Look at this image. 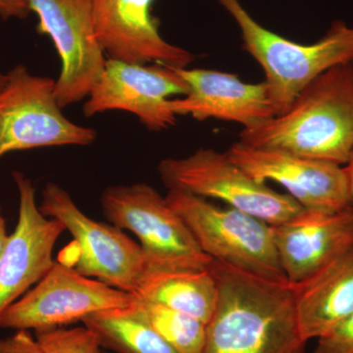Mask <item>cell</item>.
<instances>
[{
	"label": "cell",
	"mask_w": 353,
	"mask_h": 353,
	"mask_svg": "<svg viewBox=\"0 0 353 353\" xmlns=\"http://www.w3.org/2000/svg\"><path fill=\"white\" fill-rule=\"evenodd\" d=\"M218 301L202 353H305L296 288L212 259Z\"/></svg>",
	"instance_id": "obj_1"
},
{
	"label": "cell",
	"mask_w": 353,
	"mask_h": 353,
	"mask_svg": "<svg viewBox=\"0 0 353 353\" xmlns=\"http://www.w3.org/2000/svg\"><path fill=\"white\" fill-rule=\"evenodd\" d=\"M239 141L345 166L353 152V62L318 76L285 112L241 130Z\"/></svg>",
	"instance_id": "obj_2"
},
{
	"label": "cell",
	"mask_w": 353,
	"mask_h": 353,
	"mask_svg": "<svg viewBox=\"0 0 353 353\" xmlns=\"http://www.w3.org/2000/svg\"><path fill=\"white\" fill-rule=\"evenodd\" d=\"M240 28L243 48L263 70L276 116L288 110L299 92L318 76L353 62V27L334 21L319 41L294 43L260 25L240 0H216Z\"/></svg>",
	"instance_id": "obj_3"
},
{
	"label": "cell",
	"mask_w": 353,
	"mask_h": 353,
	"mask_svg": "<svg viewBox=\"0 0 353 353\" xmlns=\"http://www.w3.org/2000/svg\"><path fill=\"white\" fill-rule=\"evenodd\" d=\"M165 197L211 259L259 277L287 282L268 223L180 190H168Z\"/></svg>",
	"instance_id": "obj_4"
},
{
	"label": "cell",
	"mask_w": 353,
	"mask_h": 353,
	"mask_svg": "<svg viewBox=\"0 0 353 353\" xmlns=\"http://www.w3.org/2000/svg\"><path fill=\"white\" fill-rule=\"evenodd\" d=\"M111 224L136 234L146 270H206L212 259L202 252L189 228L152 185L145 183L111 185L101 196Z\"/></svg>",
	"instance_id": "obj_5"
},
{
	"label": "cell",
	"mask_w": 353,
	"mask_h": 353,
	"mask_svg": "<svg viewBox=\"0 0 353 353\" xmlns=\"http://www.w3.org/2000/svg\"><path fill=\"white\" fill-rule=\"evenodd\" d=\"M158 173L168 190L218 199L271 226L283 224L303 210L289 194H281L246 173L227 152L199 148L187 157L166 158Z\"/></svg>",
	"instance_id": "obj_6"
},
{
	"label": "cell",
	"mask_w": 353,
	"mask_h": 353,
	"mask_svg": "<svg viewBox=\"0 0 353 353\" xmlns=\"http://www.w3.org/2000/svg\"><path fill=\"white\" fill-rule=\"evenodd\" d=\"M55 80L22 64L6 74L0 88V158L48 146L92 145L97 131L70 121L54 94Z\"/></svg>",
	"instance_id": "obj_7"
},
{
	"label": "cell",
	"mask_w": 353,
	"mask_h": 353,
	"mask_svg": "<svg viewBox=\"0 0 353 353\" xmlns=\"http://www.w3.org/2000/svg\"><path fill=\"white\" fill-rule=\"evenodd\" d=\"M39 209L73 236L76 255L71 266L79 273L130 294L137 292L146 271L139 243L119 228L88 217L57 183H46Z\"/></svg>",
	"instance_id": "obj_8"
},
{
	"label": "cell",
	"mask_w": 353,
	"mask_h": 353,
	"mask_svg": "<svg viewBox=\"0 0 353 353\" xmlns=\"http://www.w3.org/2000/svg\"><path fill=\"white\" fill-rule=\"evenodd\" d=\"M137 301L136 294L85 277L64 262H54L38 284L2 313L0 328H62L92 313L126 307Z\"/></svg>",
	"instance_id": "obj_9"
},
{
	"label": "cell",
	"mask_w": 353,
	"mask_h": 353,
	"mask_svg": "<svg viewBox=\"0 0 353 353\" xmlns=\"http://www.w3.org/2000/svg\"><path fill=\"white\" fill-rule=\"evenodd\" d=\"M61 62L54 94L62 109L83 101L99 82L108 57L95 34L90 0H27Z\"/></svg>",
	"instance_id": "obj_10"
},
{
	"label": "cell",
	"mask_w": 353,
	"mask_h": 353,
	"mask_svg": "<svg viewBox=\"0 0 353 353\" xmlns=\"http://www.w3.org/2000/svg\"><path fill=\"white\" fill-rule=\"evenodd\" d=\"M189 85L176 69L166 65L128 63L108 59L83 113L87 118L108 111L134 114L148 131L160 132L176 124L172 111V95H185Z\"/></svg>",
	"instance_id": "obj_11"
},
{
	"label": "cell",
	"mask_w": 353,
	"mask_h": 353,
	"mask_svg": "<svg viewBox=\"0 0 353 353\" xmlns=\"http://www.w3.org/2000/svg\"><path fill=\"white\" fill-rule=\"evenodd\" d=\"M226 152L256 180L280 183L304 209L336 211L353 204L343 166L241 141Z\"/></svg>",
	"instance_id": "obj_12"
},
{
	"label": "cell",
	"mask_w": 353,
	"mask_h": 353,
	"mask_svg": "<svg viewBox=\"0 0 353 353\" xmlns=\"http://www.w3.org/2000/svg\"><path fill=\"white\" fill-rule=\"evenodd\" d=\"M13 179L19 192V215L0 259V316L52 267L55 243L65 231L59 221L41 212L31 179L19 171L13 172Z\"/></svg>",
	"instance_id": "obj_13"
},
{
	"label": "cell",
	"mask_w": 353,
	"mask_h": 353,
	"mask_svg": "<svg viewBox=\"0 0 353 353\" xmlns=\"http://www.w3.org/2000/svg\"><path fill=\"white\" fill-rule=\"evenodd\" d=\"M154 1L90 0L97 38L109 59L188 68L196 57L162 38L152 13Z\"/></svg>",
	"instance_id": "obj_14"
},
{
	"label": "cell",
	"mask_w": 353,
	"mask_h": 353,
	"mask_svg": "<svg viewBox=\"0 0 353 353\" xmlns=\"http://www.w3.org/2000/svg\"><path fill=\"white\" fill-rule=\"evenodd\" d=\"M273 227L281 266L290 284H303L353 246V204L309 210Z\"/></svg>",
	"instance_id": "obj_15"
},
{
	"label": "cell",
	"mask_w": 353,
	"mask_h": 353,
	"mask_svg": "<svg viewBox=\"0 0 353 353\" xmlns=\"http://www.w3.org/2000/svg\"><path fill=\"white\" fill-rule=\"evenodd\" d=\"M176 71L189 85L187 94L171 99V109L176 116L228 121L238 123L243 129L276 116L264 82L245 83L234 74L215 70Z\"/></svg>",
	"instance_id": "obj_16"
},
{
	"label": "cell",
	"mask_w": 353,
	"mask_h": 353,
	"mask_svg": "<svg viewBox=\"0 0 353 353\" xmlns=\"http://www.w3.org/2000/svg\"><path fill=\"white\" fill-rule=\"evenodd\" d=\"M296 288L299 332L321 338L353 314V246Z\"/></svg>",
	"instance_id": "obj_17"
},
{
	"label": "cell",
	"mask_w": 353,
	"mask_h": 353,
	"mask_svg": "<svg viewBox=\"0 0 353 353\" xmlns=\"http://www.w3.org/2000/svg\"><path fill=\"white\" fill-rule=\"evenodd\" d=\"M141 301L160 304L208 324L214 313L218 288L210 270H146L134 292Z\"/></svg>",
	"instance_id": "obj_18"
},
{
	"label": "cell",
	"mask_w": 353,
	"mask_h": 353,
	"mask_svg": "<svg viewBox=\"0 0 353 353\" xmlns=\"http://www.w3.org/2000/svg\"><path fill=\"white\" fill-rule=\"evenodd\" d=\"M82 322L94 332L101 347L114 353H179L150 326L139 299L126 307L92 313Z\"/></svg>",
	"instance_id": "obj_19"
},
{
	"label": "cell",
	"mask_w": 353,
	"mask_h": 353,
	"mask_svg": "<svg viewBox=\"0 0 353 353\" xmlns=\"http://www.w3.org/2000/svg\"><path fill=\"white\" fill-rule=\"evenodd\" d=\"M139 304L150 326L176 352H203L205 323L160 304L148 303L139 299Z\"/></svg>",
	"instance_id": "obj_20"
},
{
	"label": "cell",
	"mask_w": 353,
	"mask_h": 353,
	"mask_svg": "<svg viewBox=\"0 0 353 353\" xmlns=\"http://www.w3.org/2000/svg\"><path fill=\"white\" fill-rule=\"evenodd\" d=\"M44 353H103L99 339L87 327L34 332Z\"/></svg>",
	"instance_id": "obj_21"
},
{
	"label": "cell",
	"mask_w": 353,
	"mask_h": 353,
	"mask_svg": "<svg viewBox=\"0 0 353 353\" xmlns=\"http://www.w3.org/2000/svg\"><path fill=\"white\" fill-rule=\"evenodd\" d=\"M315 353H353V314L317 339Z\"/></svg>",
	"instance_id": "obj_22"
},
{
	"label": "cell",
	"mask_w": 353,
	"mask_h": 353,
	"mask_svg": "<svg viewBox=\"0 0 353 353\" xmlns=\"http://www.w3.org/2000/svg\"><path fill=\"white\" fill-rule=\"evenodd\" d=\"M0 353H44L36 338L27 330L16 331L12 336L0 339Z\"/></svg>",
	"instance_id": "obj_23"
},
{
	"label": "cell",
	"mask_w": 353,
	"mask_h": 353,
	"mask_svg": "<svg viewBox=\"0 0 353 353\" xmlns=\"http://www.w3.org/2000/svg\"><path fill=\"white\" fill-rule=\"evenodd\" d=\"M31 13L27 0H0L1 19H26Z\"/></svg>",
	"instance_id": "obj_24"
},
{
	"label": "cell",
	"mask_w": 353,
	"mask_h": 353,
	"mask_svg": "<svg viewBox=\"0 0 353 353\" xmlns=\"http://www.w3.org/2000/svg\"><path fill=\"white\" fill-rule=\"evenodd\" d=\"M9 236H10V234H7L6 219H4L1 213V208H0V259H1L4 250H6Z\"/></svg>",
	"instance_id": "obj_25"
},
{
	"label": "cell",
	"mask_w": 353,
	"mask_h": 353,
	"mask_svg": "<svg viewBox=\"0 0 353 353\" xmlns=\"http://www.w3.org/2000/svg\"><path fill=\"white\" fill-rule=\"evenodd\" d=\"M345 173H347L348 187H350V196L353 202V152L348 159L347 163L345 165Z\"/></svg>",
	"instance_id": "obj_26"
},
{
	"label": "cell",
	"mask_w": 353,
	"mask_h": 353,
	"mask_svg": "<svg viewBox=\"0 0 353 353\" xmlns=\"http://www.w3.org/2000/svg\"><path fill=\"white\" fill-rule=\"evenodd\" d=\"M4 82H6V74H3L1 71H0V88H2Z\"/></svg>",
	"instance_id": "obj_27"
},
{
	"label": "cell",
	"mask_w": 353,
	"mask_h": 353,
	"mask_svg": "<svg viewBox=\"0 0 353 353\" xmlns=\"http://www.w3.org/2000/svg\"><path fill=\"white\" fill-rule=\"evenodd\" d=\"M103 353H110V352H104Z\"/></svg>",
	"instance_id": "obj_28"
}]
</instances>
